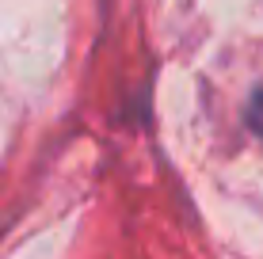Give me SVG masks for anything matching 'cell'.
Returning a JSON list of instances; mask_svg holds the SVG:
<instances>
[{
  "label": "cell",
  "instance_id": "1",
  "mask_svg": "<svg viewBox=\"0 0 263 259\" xmlns=\"http://www.w3.org/2000/svg\"><path fill=\"white\" fill-rule=\"evenodd\" d=\"M248 122H252V130L263 137V84L256 88V95H252V103H248Z\"/></svg>",
  "mask_w": 263,
  "mask_h": 259
}]
</instances>
